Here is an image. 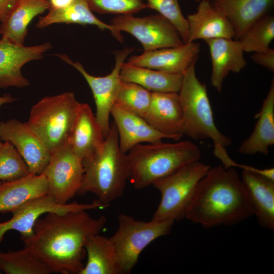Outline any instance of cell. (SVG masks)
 I'll return each mask as SVG.
<instances>
[{"mask_svg": "<svg viewBox=\"0 0 274 274\" xmlns=\"http://www.w3.org/2000/svg\"><path fill=\"white\" fill-rule=\"evenodd\" d=\"M108 207L97 199L91 203H82L76 201L66 204L56 202L49 194L32 199L13 210L12 217L9 220L0 222V244L5 234L14 230L20 234V239L31 236L36 221L43 214L49 212L64 213L81 210L105 209Z\"/></svg>", "mask_w": 274, "mask_h": 274, "instance_id": "cell-12", "label": "cell"}, {"mask_svg": "<svg viewBox=\"0 0 274 274\" xmlns=\"http://www.w3.org/2000/svg\"><path fill=\"white\" fill-rule=\"evenodd\" d=\"M200 156L199 147L190 141L138 144L126 153L129 180L135 189H143Z\"/></svg>", "mask_w": 274, "mask_h": 274, "instance_id": "cell-4", "label": "cell"}, {"mask_svg": "<svg viewBox=\"0 0 274 274\" xmlns=\"http://www.w3.org/2000/svg\"><path fill=\"white\" fill-rule=\"evenodd\" d=\"M82 164L83 180L77 195L93 193L98 200L108 206L122 195L129 174L126 154L120 149L114 122L101 147L83 160Z\"/></svg>", "mask_w": 274, "mask_h": 274, "instance_id": "cell-3", "label": "cell"}, {"mask_svg": "<svg viewBox=\"0 0 274 274\" xmlns=\"http://www.w3.org/2000/svg\"><path fill=\"white\" fill-rule=\"evenodd\" d=\"M251 59L256 63L262 66L271 72L274 71V49L269 48L266 51L255 52Z\"/></svg>", "mask_w": 274, "mask_h": 274, "instance_id": "cell-35", "label": "cell"}, {"mask_svg": "<svg viewBox=\"0 0 274 274\" xmlns=\"http://www.w3.org/2000/svg\"><path fill=\"white\" fill-rule=\"evenodd\" d=\"M2 182V181H0V184H1Z\"/></svg>", "mask_w": 274, "mask_h": 274, "instance_id": "cell-40", "label": "cell"}, {"mask_svg": "<svg viewBox=\"0 0 274 274\" xmlns=\"http://www.w3.org/2000/svg\"><path fill=\"white\" fill-rule=\"evenodd\" d=\"M48 0H17L14 8L0 25V34L11 42L23 45L28 26L37 15L50 9Z\"/></svg>", "mask_w": 274, "mask_h": 274, "instance_id": "cell-27", "label": "cell"}, {"mask_svg": "<svg viewBox=\"0 0 274 274\" xmlns=\"http://www.w3.org/2000/svg\"><path fill=\"white\" fill-rule=\"evenodd\" d=\"M111 115L118 135L121 151L126 154L142 143H154L170 138L154 129L144 118L117 105L112 109Z\"/></svg>", "mask_w": 274, "mask_h": 274, "instance_id": "cell-18", "label": "cell"}, {"mask_svg": "<svg viewBox=\"0 0 274 274\" xmlns=\"http://www.w3.org/2000/svg\"><path fill=\"white\" fill-rule=\"evenodd\" d=\"M86 264L80 274H123L119 258L111 238L99 234L86 242Z\"/></svg>", "mask_w": 274, "mask_h": 274, "instance_id": "cell-26", "label": "cell"}, {"mask_svg": "<svg viewBox=\"0 0 274 274\" xmlns=\"http://www.w3.org/2000/svg\"><path fill=\"white\" fill-rule=\"evenodd\" d=\"M200 45L195 42H187L174 47L144 51L130 57L126 62L173 74H183L198 57Z\"/></svg>", "mask_w": 274, "mask_h": 274, "instance_id": "cell-16", "label": "cell"}, {"mask_svg": "<svg viewBox=\"0 0 274 274\" xmlns=\"http://www.w3.org/2000/svg\"><path fill=\"white\" fill-rule=\"evenodd\" d=\"M151 94L139 84L121 81L115 104L144 118L150 105Z\"/></svg>", "mask_w": 274, "mask_h": 274, "instance_id": "cell-31", "label": "cell"}, {"mask_svg": "<svg viewBox=\"0 0 274 274\" xmlns=\"http://www.w3.org/2000/svg\"><path fill=\"white\" fill-rule=\"evenodd\" d=\"M132 48H126L116 51L115 64L110 74L104 77H96L89 74L79 62L72 61L66 55L59 54L58 57L65 62L76 68L84 78L89 86L96 106V119L99 124L105 138L110 130V117L114 105L121 82L120 71L127 57Z\"/></svg>", "mask_w": 274, "mask_h": 274, "instance_id": "cell-9", "label": "cell"}, {"mask_svg": "<svg viewBox=\"0 0 274 274\" xmlns=\"http://www.w3.org/2000/svg\"><path fill=\"white\" fill-rule=\"evenodd\" d=\"M0 270L6 274H49L50 268L27 249L0 252Z\"/></svg>", "mask_w": 274, "mask_h": 274, "instance_id": "cell-29", "label": "cell"}, {"mask_svg": "<svg viewBox=\"0 0 274 274\" xmlns=\"http://www.w3.org/2000/svg\"><path fill=\"white\" fill-rule=\"evenodd\" d=\"M211 167L193 161L154 183L152 186L159 191L161 199L152 220L175 222L185 218L199 182Z\"/></svg>", "mask_w": 274, "mask_h": 274, "instance_id": "cell-7", "label": "cell"}, {"mask_svg": "<svg viewBox=\"0 0 274 274\" xmlns=\"http://www.w3.org/2000/svg\"><path fill=\"white\" fill-rule=\"evenodd\" d=\"M80 105L73 92H65L46 96L31 108L26 123L50 153L67 143Z\"/></svg>", "mask_w": 274, "mask_h": 274, "instance_id": "cell-6", "label": "cell"}, {"mask_svg": "<svg viewBox=\"0 0 274 274\" xmlns=\"http://www.w3.org/2000/svg\"><path fill=\"white\" fill-rule=\"evenodd\" d=\"M29 168L16 148L7 141L0 147V181H14L30 174Z\"/></svg>", "mask_w": 274, "mask_h": 274, "instance_id": "cell-32", "label": "cell"}, {"mask_svg": "<svg viewBox=\"0 0 274 274\" xmlns=\"http://www.w3.org/2000/svg\"><path fill=\"white\" fill-rule=\"evenodd\" d=\"M273 0H214L213 6L223 13L232 25L239 40L248 27L265 15Z\"/></svg>", "mask_w": 274, "mask_h": 274, "instance_id": "cell-25", "label": "cell"}, {"mask_svg": "<svg viewBox=\"0 0 274 274\" xmlns=\"http://www.w3.org/2000/svg\"><path fill=\"white\" fill-rule=\"evenodd\" d=\"M87 211L46 213L36 221L33 234L22 239L24 248L52 273L80 274L84 266L85 243L100 233L107 220L104 216L92 217Z\"/></svg>", "mask_w": 274, "mask_h": 274, "instance_id": "cell-1", "label": "cell"}, {"mask_svg": "<svg viewBox=\"0 0 274 274\" xmlns=\"http://www.w3.org/2000/svg\"><path fill=\"white\" fill-rule=\"evenodd\" d=\"M254 117L258 119L251 135L239 146L238 151L251 155L260 153L267 155L274 144V81L272 79L268 93L263 101L260 111Z\"/></svg>", "mask_w": 274, "mask_h": 274, "instance_id": "cell-22", "label": "cell"}, {"mask_svg": "<svg viewBox=\"0 0 274 274\" xmlns=\"http://www.w3.org/2000/svg\"><path fill=\"white\" fill-rule=\"evenodd\" d=\"M15 100V98L9 94H5L2 96L0 95V107L4 104L13 102ZM2 143L3 142L0 140V147Z\"/></svg>", "mask_w": 274, "mask_h": 274, "instance_id": "cell-38", "label": "cell"}, {"mask_svg": "<svg viewBox=\"0 0 274 274\" xmlns=\"http://www.w3.org/2000/svg\"><path fill=\"white\" fill-rule=\"evenodd\" d=\"M47 42L33 46L14 43L2 37L0 40V88L13 86L24 87L29 81L22 74L21 68L29 61L41 59L51 48Z\"/></svg>", "mask_w": 274, "mask_h": 274, "instance_id": "cell-14", "label": "cell"}, {"mask_svg": "<svg viewBox=\"0 0 274 274\" xmlns=\"http://www.w3.org/2000/svg\"><path fill=\"white\" fill-rule=\"evenodd\" d=\"M105 138L90 106L80 103L67 144L82 160L93 155Z\"/></svg>", "mask_w": 274, "mask_h": 274, "instance_id": "cell-20", "label": "cell"}, {"mask_svg": "<svg viewBox=\"0 0 274 274\" xmlns=\"http://www.w3.org/2000/svg\"><path fill=\"white\" fill-rule=\"evenodd\" d=\"M48 184L44 173L30 174L20 179L0 184V212L8 213L26 202L48 194Z\"/></svg>", "mask_w": 274, "mask_h": 274, "instance_id": "cell-24", "label": "cell"}, {"mask_svg": "<svg viewBox=\"0 0 274 274\" xmlns=\"http://www.w3.org/2000/svg\"><path fill=\"white\" fill-rule=\"evenodd\" d=\"M145 120L154 129L179 141L183 134L184 110L178 93L152 92Z\"/></svg>", "mask_w": 274, "mask_h": 274, "instance_id": "cell-15", "label": "cell"}, {"mask_svg": "<svg viewBox=\"0 0 274 274\" xmlns=\"http://www.w3.org/2000/svg\"><path fill=\"white\" fill-rule=\"evenodd\" d=\"M92 11L99 14H133L147 8L143 0H87Z\"/></svg>", "mask_w": 274, "mask_h": 274, "instance_id": "cell-34", "label": "cell"}, {"mask_svg": "<svg viewBox=\"0 0 274 274\" xmlns=\"http://www.w3.org/2000/svg\"><path fill=\"white\" fill-rule=\"evenodd\" d=\"M196 2H200L201 1H205V0H195Z\"/></svg>", "mask_w": 274, "mask_h": 274, "instance_id": "cell-39", "label": "cell"}, {"mask_svg": "<svg viewBox=\"0 0 274 274\" xmlns=\"http://www.w3.org/2000/svg\"><path fill=\"white\" fill-rule=\"evenodd\" d=\"M204 41L209 46L212 61L211 85L220 92L229 73H238L245 67L244 51L239 40L216 38Z\"/></svg>", "mask_w": 274, "mask_h": 274, "instance_id": "cell-19", "label": "cell"}, {"mask_svg": "<svg viewBox=\"0 0 274 274\" xmlns=\"http://www.w3.org/2000/svg\"><path fill=\"white\" fill-rule=\"evenodd\" d=\"M0 140L13 145L26 163L30 174L43 173L51 153L26 123L16 119L0 122Z\"/></svg>", "mask_w": 274, "mask_h": 274, "instance_id": "cell-13", "label": "cell"}, {"mask_svg": "<svg viewBox=\"0 0 274 274\" xmlns=\"http://www.w3.org/2000/svg\"><path fill=\"white\" fill-rule=\"evenodd\" d=\"M17 0H0V22L7 18Z\"/></svg>", "mask_w": 274, "mask_h": 274, "instance_id": "cell-36", "label": "cell"}, {"mask_svg": "<svg viewBox=\"0 0 274 274\" xmlns=\"http://www.w3.org/2000/svg\"><path fill=\"white\" fill-rule=\"evenodd\" d=\"M274 39V17L264 15L254 22L239 39L244 52L266 51Z\"/></svg>", "mask_w": 274, "mask_h": 274, "instance_id": "cell-30", "label": "cell"}, {"mask_svg": "<svg viewBox=\"0 0 274 274\" xmlns=\"http://www.w3.org/2000/svg\"><path fill=\"white\" fill-rule=\"evenodd\" d=\"M0 273H1V272H0Z\"/></svg>", "mask_w": 274, "mask_h": 274, "instance_id": "cell-41", "label": "cell"}, {"mask_svg": "<svg viewBox=\"0 0 274 274\" xmlns=\"http://www.w3.org/2000/svg\"><path fill=\"white\" fill-rule=\"evenodd\" d=\"M122 81L140 85L152 92H176L180 91L183 74H173L124 62L120 71Z\"/></svg>", "mask_w": 274, "mask_h": 274, "instance_id": "cell-28", "label": "cell"}, {"mask_svg": "<svg viewBox=\"0 0 274 274\" xmlns=\"http://www.w3.org/2000/svg\"><path fill=\"white\" fill-rule=\"evenodd\" d=\"M193 61L183 73L178 92L183 107V134L194 140L211 139L214 153L226 166L231 160L226 150L231 140L217 127L206 85L197 78Z\"/></svg>", "mask_w": 274, "mask_h": 274, "instance_id": "cell-5", "label": "cell"}, {"mask_svg": "<svg viewBox=\"0 0 274 274\" xmlns=\"http://www.w3.org/2000/svg\"><path fill=\"white\" fill-rule=\"evenodd\" d=\"M50 8H59L68 5L73 0H48Z\"/></svg>", "mask_w": 274, "mask_h": 274, "instance_id": "cell-37", "label": "cell"}, {"mask_svg": "<svg viewBox=\"0 0 274 274\" xmlns=\"http://www.w3.org/2000/svg\"><path fill=\"white\" fill-rule=\"evenodd\" d=\"M147 8L157 11L176 27L184 43L187 42L188 21L181 11L179 0H147Z\"/></svg>", "mask_w": 274, "mask_h": 274, "instance_id": "cell-33", "label": "cell"}, {"mask_svg": "<svg viewBox=\"0 0 274 274\" xmlns=\"http://www.w3.org/2000/svg\"><path fill=\"white\" fill-rule=\"evenodd\" d=\"M118 228L110 238L124 272L129 273L136 264L140 254L153 241L169 234L175 221H144L126 214L118 216Z\"/></svg>", "mask_w": 274, "mask_h": 274, "instance_id": "cell-8", "label": "cell"}, {"mask_svg": "<svg viewBox=\"0 0 274 274\" xmlns=\"http://www.w3.org/2000/svg\"><path fill=\"white\" fill-rule=\"evenodd\" d=\"M43 173L48 184V194L58 203H67L81 187L84 174L82 160L67 143L51 153Z\"/></svg>", "mask_w": 274, "mask_h": 274, "instance_id": "cell-11", "label": "cell"}, {"mask_svg": "<svg viewBox=\"0 0 274 274\" xmlns=\"http://www.w3.org/2000/svg\"><path fill=\"white\" fill-rule=\"evenodd\" d=\"M111 24L120 31L130 33L142 45L144 51L174 47L184 44L176 27L158 13L143 17L117 15Z\"/></svg>", "mask_w": 274, "mask_h": 274, "instance_id": "cell-10", "label": "cell"}, {"mask_svg": "<svg viewBox=\"0 0 274 274\" xmlns=\"http://www.w3.org/2000/svg\"><path fill=\"white\" fill-rule=\"evenodd\" d=\"M241 179L259 224L274 230V180L243 170Z\"/></svg>", "mask_w": 274, "mask_h": 274, "instance_id": "cell-21", "label": "cell"}, {"mask_svg": "<svg viewBox=\"0 0 274 274\" xmlns=\"http://www.w3.org/2000/svg\"><path fill=\"white\" fill-rule=\"evenodd\" d=\"M92 12L87 0H73L64 7L50 8L46 15L39 17L36 27L43 28L54 23L92 25L101 30H109L116 39L123 42L121 31L111 24H108L98 19Z\"/></svg>", "mask_w": 274, "mask_h": 274, "instance_id": "cell-23", "label": "cell"}, {"mask_svg": "<svg viewBox=\"0 0 274 274\" xmlns=\"http://www.w3.org/2000/svg\"><path fill=\"white\" fill-rule=\"evenodd\" d=\"M254 215L241 178L233 167H211L199 182L185 218L205 228L231 226Z\"/></svg>", "mask_w": 274, "mask_h": 274, "instance_id": "cell-2", "label": "cell"}, {"mask_svg": "<svg viewBox=\"0 0 274 274\" xmlns=\"http://www.w3.org/2000/svg\"><path fill=\"white\" fill-rule=\"evenodd\" d=\"M187 42L199 39H234L232 25L225 15L215 8L209 0L199 2L196 11L189 14Z\"/></svg>", "mask_w": 274, "mask_h": 274, "instance_id": "cell-17", "label": "cell"}]
</instances>
